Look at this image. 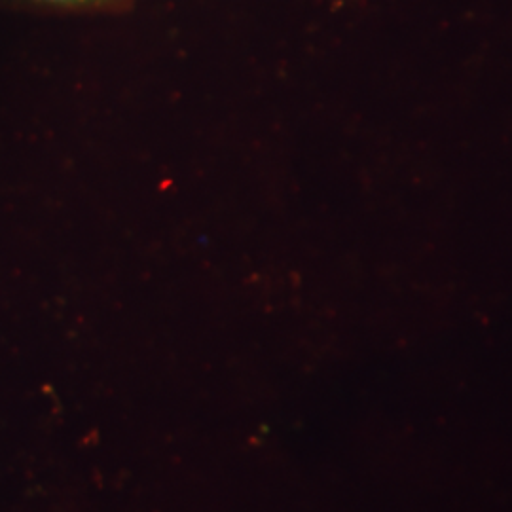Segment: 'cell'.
I'll return each mask as SVG.
<instances>
[{
    "mask_svg": "<svg viewBox=\"0 0 512 512\" xmlns=\"http://www.w3.org/2000/svg\"><path fill=\"white\" fill-rule=\"evenodd\" d=\"M38 4H44V6H54V8H107V6H114L118 4L120 0H33Z\"/></svg>",
    "mask_w": 512,
    "mask_h": 512,
    "instance_id": "obj_1",
    "label": "cell"
}]
</instances>
